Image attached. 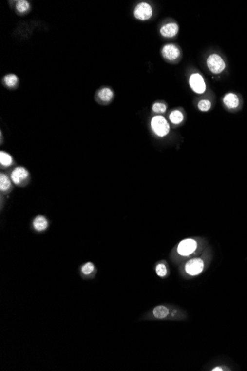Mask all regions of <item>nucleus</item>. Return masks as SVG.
<instances>
[{"label":"nucleus","mask_w":247,"mask_h":371,"mask_svg":"<svg viewBox=\"0 0 247 371\" xmlns=\"http://www.w3.org/2000/svg\"><path fill=\"white\" fill-rule=\"evenodd\" d=\"M151 128L153 132L159 137H164L170 132V125L167 119L162 116H155L151 119Z\"/></svg>","instance_id":"f257e3e1"},{"label":"nucleus","mask_w":247,"mask_h":371,"mask_svg":"<svg viewBox=\"0 0 247 371\" xmlns=\"http://www.w3.org/2000/svg\"><path fill=\"white\" fill-rule=\"evenodd\" d=\"M208 68L211 72L219 74L225 70L226 63L224 59L217 54H211L207 60Z\"/></svg>","instance_id":"f03ea898"},{"label":"nucleus","mask_w":247,"mask_h":371,"mask_svg":"<svg viewBox=\"0 0 247 371\" xmlns=\"http://www.w3.org/2000/svg\"><path fill=\"white\" fill-rule=\"evenodd\" d=\"M152 13L153 11H152V7L147 2H141L137 5L134 10V16L135 18L141 21L148 20L151 19L152 16Z\"/></svg>","instance_id":"7ed1b4c3"},{"label":"nucleus","mask_w":247,"mask_h":371,"mask_svg":"<svg viewBox=\"0 0 247 371\" xmlns=\"http://www.w3.org/2000/svg\"><path fill=\"white\" fill-rule=\"evenodd\" d=\"M29 177V172L23 167H17L11 172V181L15 185H21Z\"/></svg>","instance_id":"20e7f679"},{"label":"nucleus","mask_w":247,"mask_h":371,"mask_svg":"<svg viewBox=\"0 0 247 371\" xmlns=\"http://www.w3.org/2000/svg\"><path fill=\"white\" fill-rule=\"evenodd\" d=\"M80 276L85 280H91L95 277L97 268L93 262H85L79 268Z\"/></svg>","instance_id":"39448f33"},{"label":"nucleus","mask_w":247,"mask_h":371,"mask_svg":"<svg viewBox=\"0 0 247 371\" xmlns=\"http://www.w3.org/2000/svg\"><path fill=\"white\" fill-rule=\"evenodd\" d=\"M190 85L197 94H203L206 91V84L200 74H192L190 77Z\"/></svg>","instance_id":"423d86ee"},{"label":"nucleus","mask_w":247,"mask_h":371,"mask_svg":"<svg viewBox=\"0 0 247 371\" xmlns=\"http://www.w3.org/2000/svg\"><path fill=\"white\" fill-rule=\"evenodd\" d=\"M197 243L191 239H184L180 242L178 246V253L181 256H189L195 251Z\"/></svg>","instance_id":"0eeeda50"},{"label":"nucleus","mask_w":247,"mask_h":371,"mask_svg":"<svg viewBox=\"0 0 247 371\" xmlns=\"http://www.w3.org/2000/svg\"><path fill=\"white\" fill-rule=\"evenodd\" d=\"M223 103L228 109H238L241 105V99H240V97L235 93L229 92L226 94L223 97Z\"/></svg>","instance_id":"6e6552de"},{"label":"nucleus","mask_w":247,"mask_h":371,"mask_svg":"<svg viewBox=\"0 0 247 371\" xmlns=\"http://www.w3.org/2000/svg\"><path fill=\"white\" fill-rule=\"evenodd\" d=\"M204 268V262L201 259H193L186 264L185 269L190 275H198Z\"/></svg>","instance_id":"1a4fd4ad"},{"label":"nucleus","mask_w":247,"mask_h":371,"mask_svg":"<svg viewBox=\"0 0 247 371\" xmlns=\"http://www.w3.org/2000/svg\"><path fill=\"white\" fill-rule=\"evenodd\" d=\"M163 57L170 61L176 60L179 57L180 51L176 45L173 44H168L164 45L162 49Z\"/></svg>","instance_id":"9d476101"},{"label":"nucleus","mask_w":247,"mask_h":371,"mask_svg":"<svg viewBox=\"0 0 247 371\" xmlns=\"http://www.w3.org/2000/svg\"><path fill=\"white\" fill-rule=\"evenodd\" d=\"M48 226H49V222L48 219L42 215H38L33 220L32 227L34 231L37 232H44L48 229Z\"/></svg>","instance_id":"9b49d317"},{"label":"nucleus","mask_w":247,"mask_h":371,"mask_svg":"<svg viewBox=\"0 0 247 371\" xmlns=\"http://www.w3.org/2000/svg\"><path fill=\"white\" fill-rule=\"evenodd\" d=\"M178 30H179L178 25L176 23L171 22V23L166 24V25L161 27L160 33H161L162 37L171 38V37H173L177 35Z\"/></svg>","instance_id":"f8f14e48"},{"label":"nucleus","mask_w":247,"mask_h":371,"mask_svg":"<svg viewBox=\"0 0 247 371\" xmlns=\"http://www.w3.org/2000/svg\"><path fill=\"white\" fill-rule=\"evenodd\" d=\"M171 311L165 305H158L152 311V316L156 319H164L168 317Z\"/></svg>","instance_id":"ddd939ff"},{"label":"nucleus","mask_w":247,"mask_h":371,"mask_svg":"<svg viewBox=\"0 0 247 371\" xmlns=\"http://www.w3.org/2000/svg\"><path fill=\"white\" fill-rule=\"evenodd\" d=\"M98 97L101 102H109L113 99L114 93L109 88H104L98 91Z\"/></svg>","instance_id":"4468645a"},{"label":"nucleus","mask_w":247,"mask_h":371,"mask_svg":"<svg viewBox=\"0 0 247 371\" xmlns=\"http://www.w3.org/2000/svg\"><path fill=\"white\" fill-rule=\"evenodd\" d=\"M11 188V180L8 178V176L4 174H0V190L6 192L9 191Z\"/></svg>","instance_id":"2eb2a0df"},{"label":"nucleus","mask_w":247,"mask_h":371,"mask_svg":"<svg viewBox=\"0 0 247 371\" xmlns=\"http://www.w3.org/2000/svg\"><path fill=\"white\" fill-rule=\"evenodd\" d=\"M0 163L2 166L5 167V168L11 166L13 164L12 156L5 151H1L0 152Z\"/></svg>","instance_id":"dca6fc26"},{"label":"nucleus","mask_w":247,"mask_h":371,"mask_svg":"<svg viewBox=\"0 0 247 371\" xmlns=\"http://www.w3.org/2000/svg\"><path fill=\"white\" fill-rule=\"evenodd\" d=\"M170 120L172 123L175 124V125H178V124L181 123L182 121L184 120V115L181 111L178 110H175L172 111L171 113L169 116Z\"/></svg>","instance_id":"f3484780"},{"label":"nucleus","mask_w":247,"mask_h":371,"mask_svg":"<svg viewBox=\"0 0 247 371\" xmlns=\"http://www.w3.org/2000/svg\"><path fill=\"white\" fill-rule=\"evenodd\" d=\"M4 82L8 87H14L18 83V77L15 74H8L4 77Z\"/></svg>","instance_id":"a211bd4d"},{"label":"nucleus","mask_w":247,"mask_h":371,"mask_svg":"<svg viewBox=\"0 0 247 371\" xmlns=\"http://www.w3.org/2000/svg\"><path fill=\"white\" fill-rule=\"evenodd\" d=\"M16 8H17V11H18L19 13H20V14L26 13L30 8L29 2H27L25 0L18 1L17 5H16Z\"/></svg>","instance_id":"6ab92c4d"},{"label":"nucleus","mask_w":247,"mask_h":371,"mask_svg":"<svg viewBox=\"0 0 247 371\" xmlns=\"http://www.w3.org/2000/svg\"><path fill=\"white\" fill-rule=\"evenodd\" d=\"M155 272L160 277L164 278L168 274V268L164 263H158L155 267Z\"/></svg>","instance_id":"aec40b11"},{"label":"nucleus","mask_w":247,"mask_h":371,"mask_svg":"<svg viewBox=\"0 0 247 371\" xmlns=\"http://www.w3.org/2000/svg\"><path fill=\"white\" fill-rule=\"evenodd\" d=\"M211 106H212V103L208 99H203L198 102V109L201 111H208L210 109Z\"/></svg>","instance_id":"412c9836"},{"label":"nucleus","mask_w":247,"mask_h":371,"mask_svg":"<svg viewBox=\"0 0 247 371\" xmlns=\"http://www.w3.org/2000/svg\"><path fill=\"white\" fill-rule=\"evenodd\" d=\"M167 110L166 105L161 102H156L152 105V111L156 114H164Z\"/></svg>","instance_id":"4be33fe9"},{"label":"nucleus","mask_w":247,"mask_h":371,"mask_svg":"<svg viewBox=\"0 0 247 371\" xmlns=\"http://www.w3.org/2000/svg\"><path fill=\"white\" fill-rule=\"evenodd\" d=\"M212 371H223V369L221 368H214L213 370H212Z\"/></svg>","instance_id":"5701e85b"}]
</instances>
